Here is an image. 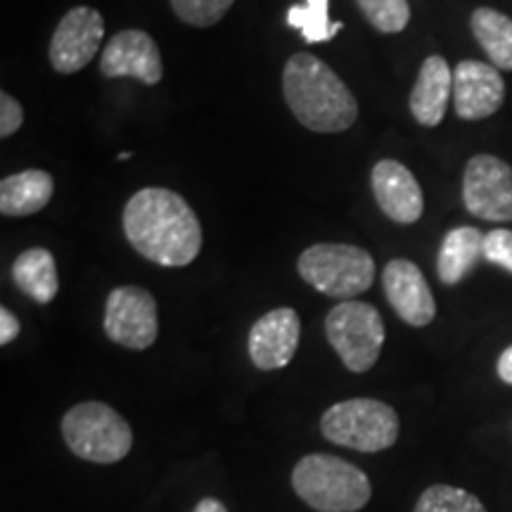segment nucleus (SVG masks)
<instances>
[{
    "label": "nucleus",
    "instance_id": "obj_1",
    "mask_svg": "<svg viewBox=\"0 0 512 512\" xmlns=\"http://www.w3.org/2000/svg\"><path fill=\"white\" fill-rule=\"evenodd\" d=\"M124 233L143 259L166 268L192 264L202 249L200 219L178 192L166 188H143L128 200Z\"/></svg>",
    "mask_w": 512,
    "mask_h": 512
},
{
    "label": "nucleus",
    "instance_id": "obj_2",
    "mask_svg": "<svg viewBox=\"0 0 512 512\" xmlns=\"http://www.w3.org/2000/svg\"><path fill=\"white\" fill-rule=\"evenodd\" d=\"M283 93L287 107L309 131L342 133L358 119L356 98L347 83L311 53H297L287 60Z\"/></svg>",
    "mask_w": 512,
    "mask_h": 512
},
{
    "label": "nucleus",
    "instance_id": "obj_3",
    "mask_svg": "<svg viewBox=\"0 0 512 512\" xmlns=\"http://www.w3.org/2000/svg\"><path fill=\"white\" fill-rule=\"evenodd\" d=\"M294 494L318 512H358L373 498V486L361 467L349 460L311 453L292 470Z\"/></svg>",
    "mask_w": 512,
    "mask_h": 512
},
{
    "label": "nucleus",
    "instance_id": "obj_4",
    "mask_svg": "<svg viewBox=\"0 0 512 512\" xmlns=\"http://www.w3.org/2000/svg\"><path fill=\"white\" fill-rule=\"evenodd\" d=\"M64 444L76 458L112 465L131 453V425L102 401L76 403L62 418Z\"/></svg>",
    "mask_w": 512,
    "mask_h": 512
},
{
    "label": "nucleus",
    "instance_id": "obj_5",
    "mask_svg": "<svg viewBox=\"0 0 512 512\" xmlns=\"http://www.w3.org/2000/svg\"><path fill=\"white\" fill-rule=\"evenodd\" d=\"M401 422L389 403L347 399L330 406L320 418V432L332 444L361 453L387 451L399 439Z\"/></svg>",
    "mask_w": 512,
    "mask_h": 512
},
{
    "label": "nucleus",
    "instance_id": "obj_6",
    "mask_svg": "<svg viewBox=\"0 0 512 512\" xmlns=\"http://www.w3.org/2000/svg\"><path fill=\"white\" fill-rule=\"evenodd\" d=\"M299 275L325 297L349 299L370 290L375 280V261L366 249L342 242H318L297 261Z\"/></svg>",
    "mask_w": 512,
    "mask_h": 512
},
{
    "label": "nucleus",
    "instance_id": "obj_7",
    "mask_svg": "<svg viewBox=\"0 0 512 512\" xmlns=\"http://www.w3.org/2000/svg\"><path fill=\"white\" fill-rule=\"evenodd\" d=\"M325 335L351 373H368L384 347V320L366 302H339L325 318Z\"/></svg>",
    "mask_w": 512,
    "mask_h": 512
},
{
    "label": "nucleus",
    "instance_id": "obj_8",
    "mask_svg": "<svg viewBox=\"0 0 512 512\" xmlns=\"http://www.w3.org/2000/svg\"><path fill=\"white\" fill-rule=\"evenodd\" d=\"M105 335L119 347L145 351L157 342V299L143 287L124 285L110 292L105 306Z\"/></svg>",
    "mask_w": 512,
    "mask_h": 512
},
{
    "label": "nucleus",
    "instance_id": "obj_9",
    "mask_svg": "<svg viewBox=\"0 0 512 512\" xmlns=\"http://www.w3.org/2000/svg\"><path fill=\"white\" fill-rule=\"evenodd\" d=\"M463 202L482 221H512V166L494 155H477L465 166Z\"/></svg>",
    "mask_w": 512,
    "mask_h": 512
},
{
    "label": "nucleus",
    "instance_id": "obj_10",
    "mask_svg": "<svg viewBox=\"0 0 512 512\" xmlns=\"http://www.w3.org/2000/svg\"><path fill=\"white\" fill-rule=\"evenodd\" d=\"M105 38V19L95 8H72L57 24L48 55L55 72L76 74L98 55Z\"/></svg>",
    "mask_w": 512,
    "mask_h": 512
},
{
    "label": "nucleus",
    "instance_id": "obj_11",
    "mask_svg": "<svg viewBox=\"0 0 512 512\" xmlns=\"http://www.w3.org/2000/svg\"><path fill=\"white\" fill-rule=\"evenodd\" d=\"M505 102V81L494 64L463 60L453 69V110L465 121L494 117Z\"/></svg>",
    "mask_w": 512,
    "mask_h": 512
},
{
    "label": "nucleus",
    "instance_id": "obj_12",
    "mask_svg": "<svg viewBox=\"0 0 512 512\" xmlns=\"http://www.w3.org/2000/svg\"><path fill=\"white\" fill-rule=\"evenodd\" d=\"M382 287L387 294V302L392 304L396 316L403 323L413 325V328H425L437 316V302H434L425 273L413 261H389L382 273Z\"/></svg>",
    "mask_w": 512,
    "mask_h": 512
},
{
    "label": "nucleus",
    "instance_id": "obj_13",
    "mask_svg": "<svg viewBox=\"0 0 512 512\" xmlns=\"http://www.w3.org/2000/svg\"><path fill=\"white\" fill-rule=\"evenodd\" d=\"M100 72L107 79L133 76L145 86H155L164 76L162 55H159L155 38L140 29L119 31L102 50Z\"/></svg>",
    "mask_w": 512,
    "mask_h": 512
},
{
    "label": "nucleus",
    "instance_id": "obj_14",
    "mask_svg": "<svg viewBox=\"0 0 512 512\" xmlns=\"http://www.w3.org/2000/svg\"><path fill=\"white\" fill-rule=\"evenodd\" d=\"M302 323L294 309H273L261 316L249 330V358L259 370L285 368L299 347Z\"/></svg>",
    "mask_w": 512,
    "mask_h": 512
},
{
    "label": "nucleus",
    "instance_id": "obj_15",
    "mask_svg": "<svg viewBox=\"0 0 512 512\" xmlns=\"http://www.w3.org/2000/svg\"><path fill=\"white\" fill-rule=\"evenodd\" d=\"M373 192L375 200L384 211V216L403 226L420 221L425 211V197L418 178L408 166H403L396 159H382L373 169Z\"/></svg>",
    "mask_w": 512,
    "mask_h": 512
},
{
    "label": "nucleus",
    "instance_id": "obj_16",
    "mask_svg": "<svg viewBox=\"0 0 512 512\" xmlns=\"http://www.w3.org/2000/svg\"><path fill=\"white\" fill-rule=\"evenodd\" d=\"M453 98V69L441 55H430L422 62L418 81H415L411 100L413 119L420 126L434 128L446 117L448 100Z\"/></svg>",
    "mask_w": 512,
    "mask_h": 512
},
{
    "label": "nucleus",
    "instance_id": "obj_17",
    "mask_svg": "<svg viewBox=\"0 0 512 512\" xmlns=\"http://www.w3.org/2000/svg\"><path fill=\"white\" fill-rule=\"evenodd\" d=\"M484 259V233L475 226L448 230L437 256V275L444 285H458Z\"/></svg>",
    "mask_w": 512,
    "mask_h": 512
},
{
    "label": "nucleus",
    "instance_id": "obj_18",
    "mask_svg": "<svg viewBox=\"0 0 512 512\" xmlns=\"http://www.w3.org/2000/svg\"><path fill=\"white\" fill-rule=\"evenodd\" d=\"M53 190L55 183L48 171H19L0 183V211L3 216H31L48 207Z\"/></svg>",
    "mask_w": 512,
    "mask_h": 512
},
{
    "label": "nucleus",
    "instance_id": "obj_19",
    "mask_svg": "<svg viewBox=\"0 0 512 512\" xmlns=\"http://www.w3.org/2000/svg\"><path fill=\"white\" fill-rule=\"evenodd\" d=\"M12 280L36 304H50L60 290L57 264L53 254L43 247L27 249L17 256L15 266H12Z\"/></svg>",
    "mask_w": 512,
    "mask_h": 512
},
{
    "label": "nucleus",
    "instance_id": "obj_20",
    "mask_svg": "<svg viewBox=\"0 0 512 512\" xmlns=\"http://www.w3.org/2000/svg\"><path fill=\"white\" fill-rule=\"evenodd\" d=\"M470 29L491 64L512 72V19L494 8H477L470 17Z\"/></svg>",
    "mask_w": 512,
    "mask_h": 512
},
{
    "label": "nucleus",
    "instance_id": "obj_21",
    "mask_svg": "<svg viewBox=\"0 0 512 512\" xmlns=\"http://www.w3.org/2000/svg\"><path fill=\"white\" fill-rule=\"evenodd\" d=\"M328 5L330 0H306L304 5H292L287 10V24L302 31L306 43L332 41L342 31L344 24L330 22Z\"/></svg>",
    "mask_w": 512,
    "mask_h": 512
},
{
    "label": "nucleus",
    "instance_id": "obj_22",
    "mask_svg": "<svg viewBox=\"0 0 512 512\" xmlns=\"http://www.w3.org/2000/svg\"><path fill=\"white\" fill-rule=\"evenodd\" d=\"M413 512H486V508L470 491L448 484H434L422 491Z\"/></svg>",
    "mask_w": 512,
    "mask_h": 512
},
{
    "label": "nucleus",
    "instance_id": "obj_23",
    "mask_svg": "<svg viewBox=\"0 0 512 512\" xmlns=\"http://www.w3.org/2000/svg\"><path fill=\"white\" fill-rule=\"evenodd\" d=\"M356 3L368 22L382 34H399L411 22L408 0H356Z\"/></svg>",
    "mask_w": 512,
    "mask_h": 512
},
{
    "label": "nucleus",
    "instance_id": "obj_24",
    "mask_svg": "<svg viewBox=\"0 0 512 512\" xmlns=\"http://www.w3.org/2000/svg\"><path fill=\"white\" fill-rule=\"evenodd\" d=\"M233 3L235 0H171V8L185 24L204 29L219 24Z\"/></svg>",
    "mask_w": 512,
    "mask_h": 512
},
{
    "label": "nucleus",
    "instance_id": "obj_25",
    "mask_svg": "<svg viewBox=\"0 0 512 512\" xmlns=\"http://www.w3.org/2000/svg\"><path fill=\"white\" fill-rule=\"evenodd\" d=\"M484 259L512 275V230L496 228L484 235Z\"/></svg>",
    "mask_w": 512,
    "mask_h": 512
},
{
    "label": "nucleus",
    "instance_id": "obj_26",
    "mask_svg": "<svg viewBox=\"0 0 512 512\" xmlns=\"http://www.w3.org/2000/svg\"><path fill=\"white\" fill-rule=\"evenodd\" d=\"M24 124L22 105L10 93H0V138H10Z\"/></svg>",
    "mask_w": 512,
    "mask_h": 512
},
{
    "label": "nucleus",
    "instance_id": "obj_27",
    "mask_svg": "<svg viewBox=\"0 0 512 512\" xmlns=\"http://www.w3.org/2000/svg\"><path fill=\"white\" fill-rule=\"evenodd\" d=\"M19 332H22V325H19L17 316L3 306V309H0V344L8 347L10 342H15L19 337Z\"/></svg>",
    "mask_w": 512,
    "mask_h": 512
},
{
    "label": "nucleus",
    "instance_id": "obj_28",
    "mask_svg": "<svg viewBox=\"0 0 512 512\" xmlns=\"http://www.w3.org/2000/svg\"><path fill=\"white\" fill-rule=\"evenodd\" d=\"M496 370H498V377L512 387V347H508L501 356H498Z\"/></svg>",
    "mask_w": 512,
    "mask_h": 512
},
{
    "label": "nucleus",
    "instance_id": "obj_29",
    "mask_svg": "<svg viewBox=\"0 0 512 512\" xmlns=\"http://www.w3.org/2000/svg\"><path fill=\"white\" fill-rule=\"evenodd\" d=\"M192 512H228V508L219 501V498H202Z\"/></svg>",
    "mask_w": 512,
    "mask_h": 512
},
{
    "label": "nucleus",
    "instance_id": "obj_30",
    "mask_svg": "<svg viewBox=\"0 0 512 512\" xmlns=\"http://www.w3.org/2000/svg\"><path fill=\"white\" fill-rule=\"evenodd\" d=\"M124 159H131V152H119V162H124Z\"/></svg>",
    "mask_w": 512,
    "mask_h": 512
}]
</instances>
